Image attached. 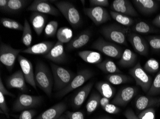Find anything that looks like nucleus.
<instances>
[{
	"instance_id": "obj_9",
	"label": "nucleus",
	"mask_w": 160,
	"mask_h": 119,
	"mask_svg": "<svg viewBox=\"0 0 160 119\" xmlns=\"http://www.w3.org/2000/svg\"><path fill=\"white\" fill-rule=\"evenodd\" d=\"M22 50L12 48L4 43H1L0 46V61L9 71L13 68L16 60Z\"/></svg>"
},
{
	"instance_id": "obj_31",
	"label": "nucleus",
	"mask_w": 160,
	"mask_h": 119,
	"mask_svg": "<svg viewBox=\"0 0 160 119\" xmlns=\"http://www.w3.org/2000/svg\"><path fill=\"white\" fill-rule=\"evenodd\" d=\"M73 36L72 30L67 27H62L58 30L57 33V38L58 41L65 43H68L72 40Z\"/></svg>"
},
{
	"instance_id": "obj_3",
	"label": "nucleus",
	"mask_w": 160,
	"mask_h": 119,
	"mask_svg": "<svg viewBox=\"0 0 160 119\" xmlns=\"http://www.w3.org/2000/svg\"><path fill=\"white\" fill-rule=\"evenodd\" d=\"M54 86V88L58 92L66 88L75 77L74 73L56 64H51Z\"/></svg>"
},
{
	"instance_id": "obj_30",
	"label": "nucleus",
	"mask_w": 160,
	"mask_h": 119,
	"mask_svg": "<svg viewBox=\"0 0 160 119\" xmlns=\"http://www.w3.org/2000/svg\"><path fill=\"white\" fill-rule=\"evenodd\" d=\"M100 95L97 92H93L90 96L86 104V108L87 113L91 114L100 105Z\"/></svg>"
},
{
	"instance_id": "obj_54",
	"label": "nucleus",
	"mask_w": 160,
	"mask_h": 119,
	"mask_svg": "<svg viewBox=\"0 0 160 119\" xmlns=\"http://www.w3.org/2000/svg\"><path fill=\"white\" fill-rule=\"evenodd\" d=\"M81 2L82 3V5H83V6H84L85 5V1H84V0H81Z\"/></svg>"
},
{
	"instance_id": "obj_46",
	"label": "nucleus",
	"mask_w": 160,
	"mask_h": 119,
	"mask_svg": "<svg viewBox=\"0 0 160 119\" xmlns=\"http://www.w3.org/2000/svg\"><path fill=\"white\" fill-rule=\"evenodd\" d=\"M66 116L69 119H84V115L81 111L72 112L68 111L66 112Z\"/></svg>"
},
{
	"instance_id": "obj_23",
	"label": "nucleus",
	"mask_w": 160,
	"mask_h": 119,
	"mask_svg": "<svg viewBox=\"0 0 160 119\" xmlns=\"http://www.w3.org/2000/svg\"><path fill=\"white\" fill-rule=\"evenodd\" d=\"M132 2L139 11L145 15L153 13L158 8V3L153 0H133Z\"/></svg>"
},
{
	"instance_id": "obj_42",
	"label": "nucleus",
	"mask_w": 160,
	"mask_h": 119,
	"mask_svg": "<svg viewBox=\"0 0 160 119\" xmlns=\"http://www.w3.org/2000/svg\"><path fill=\"white\" fill-rule=\"evenodd\" d=\"M0 110L1 112L5 114L7 117H9V109L7 107L6 101L4 95L0 93Z\"/></svg>"
},
{
	"instance_id": "obj_14",
	"label": "nucleus",
	"mask_w": 160,
	"mask_h": 119,
	"mask_svg": "<svg viewBox=\"0 0 160 119\" xmlns=\"http://www.w3.org/2000/svg\"><path fill=\"white\" fill-rule=\"evenodd\" d=\"M44 57L58 64L65 63L67 60V58L64 49L63 43L58 41L50 52Z\"/></svg>"
},
{
	"instance_id": "obj_28",
	"label": "nucleus",
	"mask_w": 160,
	"mask_h": 119,
	"mask_svg": "<svg viewBox=\"0 0 160 119\" xmlns=\"http://www.w3.org/2000/svg\"><path fill=\"white\" fill-rule=\"evenodd\" d=\"M97 66L105 73L113 74L121 72V71L118 69L115 62L110 59H106L104 61L97 64Z\"/></svg>"
},
{
	"instance_id": "obj_26",
	"label": "nucleus",
	"mask_w": 160,
	"mask_h": 119,
	"mask_svg": "<svg viewBox=\"0 0 160 119\" xmlns=\"http://www.w3.org/2000/svg\"><path fill=\"white\" fill-rule=\"evenodd\" d=\"M78 55L82 60L91 64H98L102 61L101 54L95 51H81L78 53Z\"/></svg>"
},
{
	"instance_id": "obj_41",
	"label": "nucleus",
	"mask_w": 160,
	"mask_h": 119,
	"mask_svg": "<svg viewBox=\"0 0 160 119\" xmlns=\"http://www.w3.org/2000/svg\"><path fill=\"white\" fill-rule=\"evenodd\" d=\"M139 119H155V111L153 108L145 109L139 113Z\"/></svg>"
},
{
	"instance_id": "obj_4",
	"label": "nucleus",
	"mask_w": 160,
	"mask_h": 119,
	"mask_svg": "<svg viewBox=\"0 0 160 119\" xmlns=\"http://www.w3.org/2000/svg\"><path fill=\"white\" fill-rule=\"evenodd\" d=\"M127 29L116 24L105 26L101 29V33L106 39L123 45H127Z\"/></svg>"
},
{
	"instance_id": "obj_18",
	"label": "nucleus",
	"mask_w": 160,
	"mask_h": 119,
	"mask_svg": "<svg viewBox=\"0 0 160 119\" xmlns=\"http://www.w3.org/2000/svg\"><path fill=\"white\" fill-rule=\"evenodd\" d=\"M55 44L54 42L45 41L36 44L33 46L28 47L21 51L23 53L34 55H46L52 50Z\"/></svg>"
},
{
	"instance_id": "obj_7",
	"label": "nucleus",
	"mask_w": 160,
	"mask_h": 119,
	"mask_svg": "<svg viewBox=\"0 0 160 119\" xmlns=\"http://www.w3.org/2000/svg\"><path fill=\"white\" fill-rule=\"evenodd\" d=\"M40 96H32L26 94L20 95L13 103L12 109L14 112H20L38 107L42 102Z\"/></svg>"
},
{
	"instance_id": "obj_37",
	"label": "nucleus",
	"mask_w": 160,
	"mask_h": 119,
	"mask_svg": "<svg viewBox=\"0 0 160 119\" xmlns=\"http://www.w3.org/2000/svg\"><path fill=\"white\" fill-rule=\"evenodd\" d=\"M147 94L148 96H152L160 94V70L156 74L154 80L152 81L151 88Z\"/></svg>"
},
{
	"instance_id": "obj_48",
	"label": "nucleus",
	"mask_w": 160,
	"mask_h": 119,
	"mask_svg": "<svg viewBox=\"0 0 160 119\" xmlns=\"http://www.w3.org/2000/svg\"><path fill=\"white\" fill-rule=\"evenodd\" d=\"M124 114L127 119H139L132 109H128Z\"/></svg>"
},
{
	"instance_id": "obj_32",
	"label": "nucleus",
	"mask_w": 160,
	"mask_h": 119,
	"mask_svg": "<svg viewBox=\"0 0 160 119\" xmlns=\"http://www.w3.org/2000/svg\"><path fill=\"white\" fill-rule=\"evenodd\" d=\"M134 32L140 34H148L150 33H158L159 30L156 29L144 21H141L137 23L132 28Z\"/></svg>"
},
{
	"instance_id": "obj_10",
	"label": "nucleus",
	"mask_w": 160,
	"mask_h": 119,
	"mask_svg": "<svg viewBox=\"0 0 160 119\" xmlns=\"http://www.w3.org/2000/svg\"><path fill=\"white\" fill-rule=\"evenodd\" d=\"M83 11L96 25H99L111 20L108 11L101 7H91L83 9Z\"/></svg>"
},
{
	"instance_id": "obj_20",
	"label": "nucleus",
	"mask_w": 160,
	"mask_h": 119,
	"mask_svg": "<svg viewBox=\"0 0 160 119\" xmlns=\"http://www.w3.org/2000/svg\"><path fill=\"white\" fill-rule=\"evenodd\" d=\"M93 84L94 82L93 81H90L83 87L80 89L73 97L72 100V104L74 108L78 109L83 104L91 91Z\"/></svg>"
},
{
	"instance_id": "obj_15",
	"label": "nucleus",
	"mask_w": 160,
	"mask_h": 119,
	"mask_svg": "<svg viewBox=\"0 0 160 119\" xmlns=\"http://www.w3.org/2000/svg\"><path fill=\"white\" fill-rule=\"evenodd\" d=\"M111 8L114 11L126 16L134 17L138 16L131 2L128 0H115L111 4Z\"/></svg>"
},
{
	"instance_id": "obj_27",
	"label": "nucleus",
	"mask_w": 160,
	"mask_h": 119,
	"mask_svg": "<svg viewBox=\"0 0 160 119\" xmlns=\"http://www.w3.org/2000/svg\"><path fill=\"white\" fill-rule=\"evenodd\" d=\"M97 90L104 97L111 99L115 93V89L107 81H99L96 85Z\"/></svg>"
},
{
	"instance_id": "obj_13",
	"label": "nucleus",
	"mask_w": 160,
	"mask_h": 119,
	"mask_svg": "<svg viewBox=\"0 0 160 119\" xmlns=\"http://www.w3.org/2000/svg\"><path fill=\"white\" fill-rule=\"evenodd\" d=\"M138 89L134 87H126L119 91L112 101L118 106H125L137 94Z\"/></svg>"
},
{
	"instance_id": "obj_1",
	"label": "nucleus",
	"mask_w": 160,
	"mask_h": 119,
	"mask_svg": "<svg viewBox=\"0 0 160 119\" xmlns=\"http://www.w3.org/2000/svg\"><path fill=\"white\" fill-rule=\"evenodd\" d=\"M35 80L37 86L48 96H51L53 84L52 75L48 66L42 62L36 64Z\"/></svg>"
},
{
	"instance_id": "obj_8",
	"label": "nucleus",
	"mask_w": 160,
	"mask_h": 119,
	"mask_svg": "<svg viewBox=\"0 0 160 119\" xmlns=\"http://www.w3.org/2000/svg\"><path fill=\"white\" fill-rule=\"evenodd\" d=\"M92 47L98 50L107 56L115 59H120L122 51L120 47L116 44L105 41L102 38H99L93 43Z\"/></svg>"
},
{
	"instance_id": "obj_17",
	"label": "nucleus",
	"mask_w": 160,
	"mask_h": 119,
	"mask_svg": "<svg viewBox=\"0 0 160 119\" xmlns=\"http://www.w3.org/2000/svg\"><path fill=\"white\" fill-rule=\"evenodd\" d=\"M160 106V97L152 96H140L135 101L136 108L138 111H143L145 109Z\"/></svg>"
},
{
	"instance_id": "obj_21",
	"label": "nucleus",
	"mask_w": 160,
	"mask_h": 119,
	"mask_svg": "<svg viewBox=\"0 0 160 119\" xmlns=\"http://www.w3.org/2000/svg\"><path fill=\"white\" fill-rule=\"evenodd\" d=\"M66 108L64 103H58L44 112L36 119H58L62 115Z\"/></svg>"
},
{
	"instance_id": "obj_34",
	"label": "nucleus",
	"mask_w": 160,
	"mask_h": 119,
	"mask_svg": "<svg viewBox=\"0 0 160 119\" xmlns=\"http://www.w3.org/2000/svg\"><path fill=\"white\" fill-rule=\"evenodd\" d=\"M32 41V34L31 27L27 19H25L24 29L22 37V42L27 47H30Z\"/></svg>"
},
{
	"instance_id": "obj_47",
	"label": "nucleus",
	"mask_w": 160,
	"mask_h": 119,
	"mask_svg": "<svg viewBox=\"0 0 160 119\" xmlns=\"http://www.w3.org/2000/svg\"><path fill=\"white\" fill-rule=\"evenodd\" d=\"M0 93H2L3 95H8L10 96L13 97L15 96L13 94H12L10 92H9L8 90L5 88L2 83V78H0Z\"/></svg>"
},
{
	"instance_id": "obj_22",
	"label": "nucleus",
	"mask_w": 160,
	"mask_h": 119,
	"mask_svg": "<svg viewBox=\"0 0 160 119\" xmlns=\"http://www.w3.org/2000/svg\"><path fill=\"white\" fill-rule=\"evenodd\" d=\"M91 37L92 34L90 31L82 32L68 43L66 47V51H72L83 47L89 42Z\"/></svg>"
},
{
	"instance_id": "obj_29",
	"label": "nucleus",
	"mask_w": 160,
	"mask_h": 119,
	"mask_svg": "<svg viewBox=\"0 0 160 119\" xmlns=\"http://www.w3.org/2000/svg\"><path fill=\"white\" fill-rule=\"evenodd\" d=\"M29 2L26 0H9L6 13L12 14L18 13L21 11Z\"/></svg>"
},
{
	"instance_id": "obj_16",
	"label": "nucleus",
	"mask_w": 160,
	"mask_h": 119,
	"mask_svg": "<svg viewBox=\"0 0 160 119\" xmlns=\"http://www.w3.org/2000/svg\"><path fill=\"white\" fill-rule=\"evenodd\" d=\"M26 80L22 70H18L10 76L6 80V85L9 89L16 88L21 92L27 91Z\"/></svg>"
},
{
	"instance_id": "obj_12",
	"label": "nucleus",
	"mask_w": 160,
	"mask_h": 119,
	"mask_svg": "<svg viewBox=\"0 0 160 119\" xmlns=\"http://www.w3.org/2000/svg\"><path fill=\"white\" fill-rule=\"evenodd\" d=\"M27 10L36 11L43 14H48L52 16L59 15V11L54 6L47 1L35 0L27 9Z\"/></svg>"
},
{
	"instance_id": "obj_11",
	"label": "nucleus",
	"mask_w": 160,
	"mask_h": 119,
	"mask_svg": "<svg viewBox=\"0 0 160 119\" xmlns=\"http://www.w3.org/2000/svg\"><path fill=\"white\" fill-rule=\"evenodd\" d=\"M22 71L24 74L26 82L35 90H37V85L35 80V74H34L33 65L30 61L21 55L18 57Z\"/></svg>"
},
{
	"instance_id": "obj_39",
	"label": "nucleus",
	"mask_w": 160,
	"mask_h": 119,
	"mask_svg": "<svg viewBox=\"0 0 160 119\" xmlns=\"http://www.w3.org/2000/svg\"><path fill=\"white\" fill-rule=\"evenodd\" d=\"M58 23L56 21H52L46 26L45 34L48 37H53L57 31Z\"/></svg>"
},
{
	"instance_id": "obj_52",
	"label": "nucleus",
	"mask_w": 160,
	"mask_h": 119,
	"mask_svg": "<svg viewBox=\"0 0 160 119\" xmlns=\"http://www.w3.org/2000/svg\"><path fill=\"white\" fill-rule=\"evenodd\" d=\"M58 119H69L66 115H62Z\"/></svg>"
},
{
	"instance_id": "obj_6",
	"label": "nucleus",
	"mask_w": 160,
	"mask_h": 119,
	"mask_svg": "<svg viewBox=\"0 0 160 119\" xmlns=\"http://www.w3.org/2000/svg\"><path fill=\"white\" fill-rule=\"evenodd\" d=\"M129 73L134 79L136 85L140 86L145 93L149 92L153 81L152 79L147 74L140 62L137 63L132 68L129 70Z\"/></svg>"
},
{
	"instance_id": "obj_25",
	"label": "nucleus",
	"mask_w": 160,
	"mask_h": 119,
	"mask_svg": "<svg viewBox=\"0 0 160 119\" xmlns=\"http://www.w3.org/2000/svg\"><path fill=\"white\" fill-rule=\"evenodd\" d=\"M137 61V55L132 50L126 49L123 52L122 56L118 61V64L122 67H132L136 65Z\"/></svg>"
},
{
	"instance_id": "obj_49",
	"label": "nucleus",
	"mask_w": 160,
	"mask_h": 119,
	"mask_svg": "<svg viewBox=\"0 0 160 119\" xmlns=\"http://www.w3.org/2000/svg\"><path fill=\"white\" fill-rule=\"evenodd\" d=\"M9 0H1L0 1V9L2 12H7Z\"/></svg>"
},
{
	"instance_id": "obj_44",
	"label": "nucleus",
	"mask_w": 160,
	"mask_h": 119,
	"mask_svg": "<svg viewBox=\"0 0 160 119\" xmlns=\"http://www.w3.org/2000/svg\"><path fill=\"white\" fill-rule=\"evenodd\" d=\"M89 2L92 7H107L109 5L108 0H90Z\"/></svg>"
},
{
	"instance_id": "obj_36",
	"label": "nucleus",
	"mask_w": 160,
	"mask_h": 119,
	"mask_svg": "<svg viewBox=\"0 0 160 119\" xmlns=\"http://www.w3.org/2000/svg\"><path fill=\"white\" fill-rule=\"evenodd\" d=\"M1 23L4 27L10 29L16 30L19 31H23L24 25L17 21L6 18H2Z\"/></svg>"
},
{
	"instance_id": "obj_53",
	"label": "nucleus",
	"mask_w": 160,
	"mask_h": 119,
	"mask_svg": "<svg viewBox=\"0 0 160 119\" xmlns=\"http://www.w3.org/2000/svg\"><path fill=\"white\" fill-rule=\"evenodd\" d=\"M112 119V118H110V117H106V116H105V117H100V118H98V119Z\"/></svg>"
},
{
	"instance_id": "obj_5",
	"label": "nucleus",
	"mask_w": 160,
	"mask_h": 119,
	"mask_svg": "<svg viewBox=\"0 0 160 119\" xmlns=\"http://www.w3.org/2000/svg\"><path fill=\"white\" fill-rule=\"evenodd\" d=\"M93 75L94 73L92 71L89 69H83L78 71L71 83L62 90L57 93L56 96L62 98L72 91L81 86L87 80L91 78Z\"/></svg>"
},
{
	"instance_id": "obj_45",
	"label": "nucleus",
	"mask_w": 160,
	"mask_h": 119,
	"mask_svg": "<svg viewBox=\"0 0 160 119\" xmlns=\"http://www.w3.org/2000/svg\"><path fill=\"white\" fill-rule=\"evenodd\" d=\"M103 109L107 112L110 114H118L120 111V108L113 104H108Z\"/></svg>"
},
{
	"instance_id": "obj_19",
	"label": "nucleus",
	"mask_w": 160,
	"mask_h": 119,
	"mask_svg": "<svg viewBox=\"0 0 160 119\" xmlns=\"http://www.w3.org/2000/svg\"><path fill=\"white\" fill-rule=\"evenodd\" d=\"M129 41L135 51L142 56H147L149 47L143 38L136 33H132L129 35Z\"/></svg>"
},
{
	"instance_id": "obj_43",
	"label": "nucleus",
	"mask_w": 160,
	"mask_h": 119,
	"mask_svg": "<svg viewBox=\"0 0 160 119\" xmlns=\"http://www.w3.org/2000/svg\"><path fill=\"white\" fill-rule=\"evenodd\" d=\"M36 114V112L34 110H27L22 111L18 119H32Z\"/></svg>"
},
{
	"instance_id": "obj_38",
	"label": "nucleus",
	"mask_w": 160,
	"mask_h": 119,
	"mask_svg": "<svg viewBox=\"0 0 160 119\" xmlns=\"http://www.w3.org/2000/svg\"><path fill=\"white\" fill-rule=\"evenodd\" d=\"M160 64L159 62L154 58H150L144 66V70L149 73H156L159 70Z\"/></svg>"
},
{
	"instance_id": "obj_51",
	"label": "nucleus",
	"mask_w": 160,
	"mask_h": 119,
	"mask_svg": "<svg viewBox=\"0 0 160 119\" xmlns=\"http://www.w3.org/2000/svg\"><path fill=\"white\" fill-rule=\"evenodd\" d=\"M152 23L156 26L160 28V14L158 15L153 19Z\"/></svg>"
},
{
	"instance_id": "obj_2",
	"label": "nucleus",
	"mask_w": 160,
	"mask_h": 119,
	"mask_svg": "<svg viewBox=\"0 0 160 119\" xmlns=\"http://www.w3.org/2000/svg\"><path fill=\"white\" fill-rule=\"evenodd\" d=\"M53 3L73 28L81 25L82 21L80 12L72 3L65 1H56Z\"/></svg>"
},
{
	"instance_id": "obj_35",
	"label": "nucleus",
	"mask_w": 160,
	"mask_h": 119,
	"mask_svg": "<svg viewBox=\"0 0 160 119\" xmlns=\"http://www.w3.org/2000/svg\"><path fill=\"white\" fill-rule=\"evenodd\" d=\"M110 14L111 17L116 21L123 25L130 26L134 23V20L132 18L124 14L114 11H110Z\"/></svg>"
},
{
	"instance_id": "obj_24",
	"label": "nucleus",
	"mask_w": 160,
	"mask_h": 119,
	"mask_svg": "<svg viewBox=\"0 0 160 119\" xmlns=\"http://www.w3.org/2000/svg\"><path fill=\"white\" fill-rule=\"evenodd\" d=\"M30 21L37 34L40 35L46 23V16L43 13L34 11L30 16Z\"/></svg>"
},
{
	"instance_id": "obj_40",
	"label": "nucleus",
	"mask_w": 160,
	"mask_h": 119,
	"mask_svg": "<svg viewBox=\"0 0 160 119\" xmlns=\"http://www.w3.org/2000/svg\"><path fill=\"white\" fill-rule=\"evenodd\" d=\"M149 45L153 51H160V35L150 36L146 37Z\"/></svg>"
},
{
	"instance_id": "obj_50",
	"label": "nucleus",
	"mask_w": 160,
	"mask_h": 119,
	"mask_svg": "<svg viewBox=\"0 0 160 119\" xmlns=\"http://www.w3.org/2000/svg\"><path fill=\"white\" fill-rule=\"evenodd\" d=\"M110 99L106 97H102L101 98L100 102V105L101 106L102 108H103L105 106L109 103Z\"/></svg>"
},
{
	"instance_id": "obj_33",
	"label": "nucleus",
	"mask_w": 160,
	"mask_h": 119,
	"mask_svg": "<svg viewBox=\"0 0 160 119\" xmlns=\"http://www.w3.org/2000/svg\"><path fill=\"white\" fill-rule=\"evenodd\" d=\"M107 79L109 83L114 85H121L132 80L130 77L120 73L109 74L107 76Z\"/></svg>"
}]
</instances>
